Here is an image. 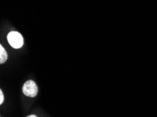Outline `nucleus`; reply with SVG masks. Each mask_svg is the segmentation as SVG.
Segmentation results:
<instances>
[{"mask_svg":"<svg viewBox=\"0 0 157 117\" xmlns=\"http://www.w3.org/2000/svg\"><path fill=\"white\" fill-rule=\"evenodd\" d=\"M7 39L9 44L14 49L21 48L23 44V39L20 33L16 31H13L9 33L7 36Z\"/></svg>","mask_w":157,"mask_h":117,"instance_id":"1","label":"nucleus"},{"mask_svg":"<svg viewBox=\"0 0 157 117\" xmlns=\"http://www.w3.org/2000/svg\"><path fill=\"white\" fill-rule=\"evenodd\" d=\"M23 93L28 97H34L37 95L38 92V88L36 83L32 80L27 81L23 85L22 88Z\"/></svg>","mask_w":157,"mask_h":117,"instance_id":"2","label":"nucleus"},{"mask_svg":"<svg viewBox=\"0 0 157 117\" xmlns=\"http://www.w3.org/2000/svg\"><path fill=\"white\" fill-rule=\"evenodd\" d=\"M8 58V56H7V53L5 51V49H4L3 46H0V63L2 64L5 63Z\"/></svg>","mask_w":157,"mask_h":117,"instance_id":"3","label":"nucleus"},{"mask_svg":"<svg viewBox=\"0 0 157 117\" xmlns=\"http://www.w3.org/2000/svg\"><path fill=\"white\" fill-rule=\"evenodd\" d=\"M4 100V95H3V93H2V90H0V104H2V103H3Z\"/></svg>","mask_w":157,"mask_h":117,"instance_id":"4","label":"nucleus"},{"mask_svg":"<svg viewBox=\"0 0 157 117\" xmlns=\"http://www.w3.org/2000/svg\"><path fill=\"white\" fill-rule=\"evenodd\" d=\"M27 117H37L36 115H34V114H32V115H30Z\"/></svg>","mask_w":157,"mask_h":117,"instance_id":"5","label":"nucleus"}]
</instances>
